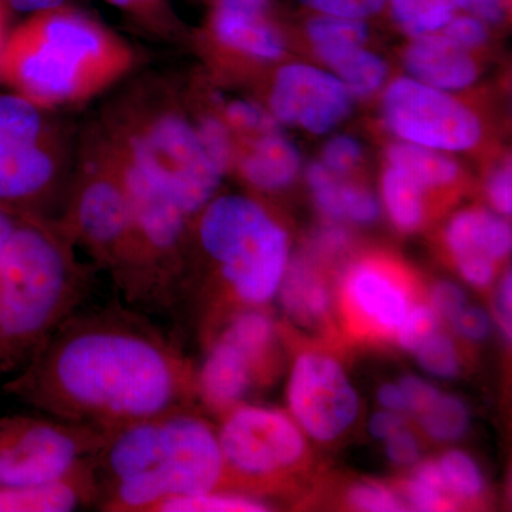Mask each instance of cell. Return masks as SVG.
Instances as JSON below:
<instances>
[{
	"label": "cell",
	"mask_w": 512,
	"mask_h": 512,
	"mask_svg": "<svg viewBox=\"0 0 512 512\" xmlns=\"http://www.w3.org/2000/svg\"><path fill=\"white\" fill-rule=\"evenodd\" d=\"M3 389L37 413L109 433L185 409L198 383L163 330L104 306L70 316Z\"/></svg>",
	"instance_id": "cell-1"
},
{
	"label": "cell",
	"mask_w": 512,
	"mask_h": 512,
	"mask_svg": "<svg viewBox=\"0 0 512 512\" xmlns=\"http://www.w3.org/2000/svg\"><path fill=\"white\" fill-rule=\"evenodd\" d=\"M92 461L96 507L107 512H156L225 481L218 433L187 407L109 431Z\"/></svg>",
	"instance_id": "cell-2"
},
{
	"label": "cell",
	"mask_w": 512,
	"mask_h": 512,
	"mask_svg": "<svg viewBox=\"0 0 512 512\" xmlns=\"http://www.w3.org/2000/svg\"><path fill=\"white\" fill-rule=\"evenodd\" d=\"M123 37L72 9L35 13L0 46V84L45 109L63 111L109 94L134 72Z\"/></svg>",
	"instance_id": "cell-3"
},
{
	"label": "cell",
	"mask_w": 512,
	"mask_h": 512,
	"mask_svg": "<svg viewBox=\"0 0 512 512\" xmlns=\"http://www.w3.org/2000/svg\"><path fill=\"white\" fill-rule=\"evenodd\" d=\"M89 286L59 218L18 214L0 264V372L22 369L83 308Z\"/></svg>",
	"instance_id": "cell-4"
},
{
	"label": "cell",
	"mask_w": 512,
	"mask_h": 512,
	"mask_svg": "<svg viewBox=\"0 0 512 512\" xmlns=\"http://www.w3.org/2000/svg\"><path fill=\"white\" fill-rule=\"evenodd\" d=\"M110 93L94 116L97 126L197 217L225 175L202 141L200 113L185 109L163 73L124 80Z\"/></svg>",
	"instance_id": "cell-5"
},
{
	"label": "cell",
	"mask_w": 512,
	"mask_h": 512,
	"mask_svg": "<svg viewBox=\"0 0 512 512\" xmlns=\"http://www.w3.org/2000/svg\"><path fill=\"white\" fill-rule=\"evenodd\" d=\"M59 221L79 251L110 275L128 303L147 305L126 188L92 121L79 131L76 167Z\"/></svg>",
	"instance_id": "cell-6"
},
{
	"label": "cell",
	"mask_w": 512,
	"mask_h": 512,
	"mask_svg": "<svg viewBox=\"0 0 512 512\" xmlns=\"http://www.w3.org/2000/svg\"><path fill=\"white\" fill-rule=\"evenodd\" d=\"M62 111L0 93V205L59 218L76 167L79 131Z\"/></svg>",
	"instance_id": "cell-7"
},
{
	"label": "cell",
	"mask_w": 512,
	"mask_h": 512,
	"mask_svg": "<svg viewBox=\"0 0 512 512\" xmlns=\"http://www.w3.org/2000/svg\"><path fill=\"white\" fill-rule=\"evenodd\" d=\"M190 241L214 268L228 302L254 308L278 292L288 235L254 198L215 195L192 222Z\"/></svg>",
	"instance_id": "cell-8"
},
{
	"label": "cell",
	"mask_w": 512,
	"mask_h": 512,
	"mask_svg": "<svg viewBox=\"0 0 512 512\" xmlns=\"http://www.w3.org/2000/svg\"><path fill=\"white\" fill-rule=\"evenodd\" d=\"M104 439L103 431L46 414L0 417V487H29L66 476Z\"/></svg>",
	"instance_id": "cell-9"
},
{
	"label": "cell",
	"mask_w": 512,
	"mask_h": 512,
	"mask_svg": "<svg viewBox=\"0 0 512 512\" xmlns=\"http://www.w3.org/2000/svg\"><path fill=\"white\" fill-rule=\"evenodd\" d=\"M383 113L397 137L433 150H468L483 133L476 114L463 104L407 77L390 84L384 94Z\"/></svg>",
	"instance_id": "cell-10"
},
{
	"label": "cell",
	"mask_w": 512,
	"mask_h": 512,
	"mask_svg": "<svg viewBox=\"0 0 512 512\" xmlns=\"http://www.w3.org/2000/svg\"><path fill=\"white\" fill-rule=\"evenodd\" d=\"M225 480H258L291 467L305 453V440L284 413L255 406L228 410L220 433Z\"/></svg>",
	"instance_id": "cell-11"
},
{
	"label": "cell",
	"mask_w": 512,
	"mask_h": 512,
	"mask_svg": "<svg viewBox=\"0 0 512 512\" xmlns=\"http://www.w3.org/2000/svg\"><path fill=\"white\" fill-rule=\"evenodd\" d=\"M289 406L302 429L319 441L335 440L352 426L359 396L332 357L306 353L293 366Z\"/></svg>",
	"instance_id": "cell-12"
},
{
	"label": "cell",
	"mask_w": 512,
	"mask_h": 512,
	"mask_svg": "<svg viewBox=\"0 0 512 512\" xmlns=\"http://www.w3.org/2000/svg\"><path fill=\"white\" fill-rule=\"evenodd\" d=\"M350 92L338 77L306 64L282 67L276 74L269 109L278 123L315 134L328 133L350 111Z\"/></svg>",
	"instance_id": "cell-13"
},
{
	"label": "cell",
	"mask_w": 512,
	"mask_h": 512,
	"mask_svg": "<svg viewBox=\"0 0 512 512\" xmlns=\"http://www.w3.org/2000/svg\"><path fill=\"white\" fill-rule=\"evenodd\" d=\"M269 0H220L212 15L207 40L221 62H272L284 55V43L266 20Z\"/></svg>",
	"instance_id": "cell-14"
},
{
	"label": "cell",
	"mask_w": 512,
	"mask_h": 512,
	"mask_svg": "<svg viewBox=\"0 0 512 512\" xmlns=\"http://www.w3.org/2000/svg\"><path fill=\"white\" fill-rule=\"evenodd\" d=\"M447 245L466 281L485 286L494 279L495 265L511 251L510 225L491 212H461L447 228Z\"/></svg>",
	"instance_id": "cell-15"
},
{
	"label": "cell",
	"mask_w": 512,
	"mask_h": 512,
	"mask_svg": "<svg viewBox=\"0 0 512 512\" xmlns=\"http://www.w3.org/2000/svg\"><path fill=\"white\" fill-rule=\"evenodd\" d=\"M345 295L350 309L383 333H396L410 311L404 286L375 262H363L350 269Z\"/></svg>",
	"instance_id": "cell-16"
},
{
	"label": "cell",
	"mask_w": 512,
	"mask_h": 512,
	"mask_svg": "<svg viewBox=\"0 0 512 512\" xmlns=\"http://www.w3.org/2000/svg\"><path fill=\"white\" fill-rule=\"evenodd\" d=\"M261 191H276L292 183L301 168V156L279 131L259 136L232 137L231 168Z\"/></svg>",
	"instance_id": "cell-17"
},
{
	"label": "cell",
	"mask_w": 512,
	"mask_h": 512,
	"mask_svg": "<svg viewBox=\"0 0 512 512\" xmlns=\"http://www.w3.org/2000/svg\"><path fill=\"white\" fill-rule=\"evenodd\" d=\"M92 457L66 476L47 483L18 488L0 487V512H69L97 505L99 485Z\"/></svg>",
	"instance_id": "cell-18"
},
{
	"label": "cell",
	"mask_w": 512,
	"mask_h": 512,
	"mask_svg": "<svg viewBox=\"0 0 512 512\" xmlns=\"http://www.w3.org/2000/svg\"><path fill=\"white\" fill-rule=\"evenodd\" d=\"M404 64L414 79L439 90H460L476 80L477 66L467 49L446 35L417 36L406 50Z\"/></svg>",
	"instance_id": "cell-19"
},
{
	"label": "cell",
	"mask_w": 512,
	"mask_h": 512,
	"mask_svg": "<svg viewBox=\"0 0 512 512\" xmlns=\"http://www.w3.org/2000/svg\"><path fill=\"white\" fill-rule=\"evenodd\" d=\"M255 372L254 363L238 346L218 336L197 373L198 396L211 409L228 412L244 399Z\"/></svg>",
	"instance_id": "cell-20"
},
{
	"label": "cell",
	"mask_w": 512,
	"mask_h": 512,
	"mask_svg": "<svg viewBox=\"0 0 512 512\" xmlns=\"http://www.w3.org/2000/svg\"><path fill=\"white\" fill-rule=\"evenodd\" d=\"M306 178L316 204L329 217L348 218L359 224H370L379 218V202L369 191L342 183L325 165L312 164Z\"/></svg>",
	"instance_id": "cell-21"
},
{
	"label": "cell",
	"mask_w": 512,
	"mask_h": 512,
	"mask_svg": "<svg viewBox=\"0 0 512 512\" xmlns=\"http://www.w3.org/2000/svg\"><path fill=\"white\" fill-rule=\"evenodd\" d=\"M278 292H281L285 311L306 325L319 322L329 311L328 288L305 262H296L286 268Z\"/></svg>",
	"instance_id": "cell-22"
},
{
	"label": "cell",
	"mask_w": 512,
	"mask_h": 512,
	"mask_svg": "<svg viewBox=\"0 0 512 512\" xmlns=\"http://www.w3.org/2000/svg\"><path fill=\"white\" fill-rule=\"evenodd\" d=\"M318 56L338 74L340 82L357 96L375 93L386 77V64L362 46L318 50Z\"/></svg>",
	"instance_id": "cell-23"
},
{
	"label": "cell",
	"mask_w": 512,
	"mask_h": 512,
	"mask_svg": "<svg viewBox=\"0 0 512 512\" xmlns=\"http://www.w3.org/2000/svg\"><path fill=\"white\" fill-rule=\"evenodd\" d=\"M390 165L400 168L424 188L440 187L453 183L458 175V165L439 150L419 144L396 143L387 151Z\"/></svg>",
	"instance_id": "cell-24"
},
{
	"label": "cell",
	"mask_w": 512,
	"mask_h": 512,
	"mask_svg": "<svg viewBox=\"0 0 512 512\" xmlns=\"http://www.w3.org/2000/svg\"><path fill=\"white\" fill-rule=\"evenodd\" d=\"M383 200L397 228L413 231L423 220V194L421 187L413 177L400 168L389 165L383 175Z\"/></svg>",
	"instance_id": "cell-25"
},
{
	"label": "cell",
	"mask_w": 512,
	"mask_h": 512,
	"mask_svg": "<svg viewBox=\"0 0 512 512\" xmlns=\"http://www.w3.org/2000/svg\"><path fill=\"white\" fill-rule=\"evenodd\" d=\"M394 19L409 35H430L453 19L454 0H390Z\"/></svg>",
	"instance_id": "cell-26"
},
{
	"label": "cell",
	"mask_w": 512,
	"mask_h": 512,
	"mask_svg": "<svg viewBox=\"0 0 512 512\" xmlns=\"http://www.w3.org/2000/svg\"><path fill=\"white\" fill-rule=\"evenodd\" d=\"M268 510L261 501L248 495L225 493L214 490L210 493L188 495L165 501L156 512H261Z\"/></svg>",
	"instance_id": "cell-27"
},
{
	"label": "cell",
	"mask_w": 512,
	"mask_h": 512,
	"mask_svg": "<svg viewBox=\"0 0 512 512\" xmlns=\"http://www.w3.org/2000/svg\"><path fill=\"white\" fill-rule=\"evenodd\" d=\"M420 416L424 430L440 441L460 439L470 423L466 404L450 396L437 397L436 402L430 404Z\"/></svg>",
	"instance_id": "cell-28"
},
{
	"label": "cell",
	"mask_w": 512,
	"mask_h": 512,
	"mask_svg": "<svg viewBox=\"0 0 512 512\" xmlns=\"http://www.w3.org/2000/svg\"><path fill=\"white\" fill-rule=\"evenodd\" d=\"M308 35L315 52L336 47L362 46L369 32L360 19L320 16L309 22Z\"/></svg>",
	"instance_id": "cell-29"
},
{
	"label": "cell",
	"mask_w": 512,
	"mask_h": 512,
	"mask_svg": "<svg viewBox=\"0 0 512 512\" xmlns=\"http://www.w3.org/2000/svg\"><path fill=\"white\" fill-rule=\"evenodd\" d=\"M407 498L417 511H450L454 501L448 491L439 463H426L407 484Z\"/></svg>",
	"instance_id": "cell-30"
},
{
	"label": "cell",
	"mask_w": 512,
	"mask_h": 512,
	"mask_svg": "<svg viewBox=\"0 0 512 512\" xmlns=\"http://www.w3.org/2000/svg\"><path fill=\"white\" fill-rule=\"evenodd\" d=\"M130 16L138 28L148 35L157 37L161 42L173 39L177 26L168 13L165 0H104Z\"/></svg>",
	"instance_id": "cell-31"
},
{
	"label": "cell",
	"mask_w": 512,
	"mask_h": 512,
	"mask_svg": "<svg viewBox=\"0 0 512 512\" xmlns=\"http://www.w3.org/2000/svg\"><path fill=\"white\" fill-rule=\"evenodd\" d=\"M448 491L461 500H473L484 490V478L476 461L461 451H448L439 461Z\"/></svg>",
	"instance_id": "cell-32"
},
{
	"label": "cell",
	"mask_w": 512,
	"mask_h": 512,
	"mask_svg": "<svg viewBox=\"0 0 512 512\" xmlns=\"http://www.w3.org/2000/svg\"><path fill=\"white\" fill-rule=\"evenodd\" d=\"M416 353L420 366L430 375L450 379L456 376L460 369L454 343L446 335L434 333L416 350Z\"/></svg>",
	"instance_id": "cell-33"
},
{
	"label": "cell",
	"mask_w": 512,
	"mask_h": 512,
	"mask_svg": "<svg viewBox=\"0 0 512 512\" xmlns=\"http://www.w3.org/2000/svg\"><path fill=\"white\" fill-rule=\"evenodd\" d=\"M437 313L427 306H416L410 308L402 325L397 329V339L403 349L416 352L427 339L436 333Z\"/></svg>",
	"instance_id": "cell-34"
},
{
	"label": "cell",
	"mask_w": 512,
	"mask_h": 512,
	"mask_svg": "<svg viewBox=\"0 0 512 512\" xmlns=\"http://www.w3.org/2000/svg\"><path fill=\"white\" fill-rule=\"evenodd\" d=\"M349 504L355 510L367 512H397L406 507L399 498L379 484H360L349 493Z\"/></svg>",
	"instance_id": "cell-35"
},
{
	"label": "cell",
	"mask_w": 512,
	"mask_h": 512,
	"mask_svg": "<svg viewBox=\"0 0 512 512\" xmlns=\"http://www.w3.org/2000/svg\"><path fill=\"white\" fill-rule=\"evenodd\" d=\"M362 157L359 143L355 138L338 136L332 138L323 148V165L333 174H345L352 170Z\"/></svg>",
	"instance_id": "cell-36"
},
{
	"label": "cell",
	"mask_w": 512,
	"mask_h": 512,
	"mask_svg": "<svg viewBox=\"0 0 512 512\" xmlns=\"http://www.w3.org/2000/svg\"><path fill=\"white\" fill-rule=\"evenodd\" d=\"M302 2L325 15L363 19L379 12L386 0H302Z\"/></svg>",
	"instance_id": "cell-37"
},
{
	"label": "cell",
	"mask_w": 512,
	"mask_h": 512,
	"mask_svg": "<svg viewBox=\"0 0 512 512\" xmlns=\"http://www.w3.org/2000/svg\"><path fill=\"white\" fill-rule=\"evenodd\" d=\"M431 303L437 316L453 322L458 313L466 308V295L461 291L460 286L451 282H440L431 292Z\"/></svg>",
	"instance_id": "cell-38"
},
{
	"label": "cell",
	"mask_w": 512,
	"mask_h": 512,
	"mask_svg": "<svg viewBox=\"0 0 512 512\" xmlns=\"http://www.w3.org/2000/svg\"><path fill=\"white\" fill-rule=\"evenodd\" d=\"M446 36L464 49H473V47L483 45L487 39V30L480 20L470 18V16H461V18L451 19L447 23Z\"/></svg>",
	"instance_id": "cell-39"
},
{
	"label": "cell",
	"mask_w": 512,
	"mask_h": 512,
	"mask_svg": "<svg viewBox=\"0 0 512 512\" xmlns=\"http://www.w3.org/2000/svg\"><path fill=\"white\" fill-rule=\"evenodd\" d=\"M399 387L406 400L407 412L423 413L440 396L436 387L416 376L404 377Z\"/></svg>",
	"instance_id": "cell-40"
},
{
	"label": "cell",
	"mask_w": 512,
	"mask_h": 512,
	"mask_svg": "<svg viewBox=\"0 0 512 512\" xmlns=\"http://www.w3.org/2000/svg\"><path fill=\"white\" fill-rule=\"evenodd\" d=\"M488 198L498 212L507 215L512 211L511 164H504L491 174L487 185Z\"/></svg>",
	"instance_id": "cell-41"
},
{
	"label": "cell",
	"mask_w": 512,
	"mask_h": 512,
	"mask_svg": "<svg viewBox=\"0 0 512 512\" xmlns=\"http://www.w3.org/2000/svg\"><path fill=\"white\" fill-rule=\"evenodd\" d=\"M386 451L393 463L407 466L419 458V443L410 431L402 429L386 439Z\"/></svg>",
	"instance_id": "cell-42"
},
{
	"label": "cell",
	"mask_w": 512,
	"mask_h": 512,
	"mask_svg": "<svg viewBox=\"0 0 512 512\" xmlns=\"http://www.w3.org/2000/svg\"><path fill=\"white\" fill-rule=\"evenodd\" d=\"M457 332L468 339L481 340L488 335L490 319L480 308H464L453 320Z\"/></svg>",
	"instance_id": "cell-43"
},
{
	"label": "cell",
	"mask_w": 512,
	"mask_h": 512,
	"mask_svg": "<svg viewBox=\"0 0 512 512\" xmlns=\"http://www.w3.org/2000/svg\"><path fill=\"white\" fill-rule=\"evenodd\" d=\"M495 309L497 318L503 328L505 336L511 338L512 330V279L511 272H508L498 286L497 298H495Z\"/></svg>",
	"instance_id": "cell-44"
},
{
	"label": "cell",
	"mask_w": 512,
	"mask_h": 512,
	"mask_svg": "<svg viewBox=\"0 0 512 512\" xmlns=\"http://www.w3.org/2000/svg\"><path fill=\"white\" fill-rule=\"evenodd\" d=\"M403 426L404 420L400 413L390 412V410L376 413L369 421L370 434L382 440L389 439L396 431L402 430Z\"/></svg>",
	"instance_id": "cell-45"
},
{
	"label": "cell",
	"mask_w": 512,
	"mask_h": 512,
	"mask_svg": "<svg viewBox=\"0 0 512 512\" xmlns=\"http://www.w3.org/2000/svg\"><path fill=\"white\" fill-rule=\"evenodd\" d=\"M454 2L488 22H500L504 16L503 0H454Z\"/></svg>",
	"instance_id": "cell-46"
},
{
	"label": "cell",
	"mask_w": 512,
	"mask_h": 512,
	"mask_svg": "<svg viewBox=\"0 0 512 512\" xmlns=\"http://www.w3.org/2000/svg\"><path fill=\"white\" fill-rule=\"evenodd\" d=\"M0 5H3L5 9L9 8L16 12L35 15V13L64 6V0H0Z\"/></svg>",
	"instance_id": "cell-47"
},
{
	"label": "cell",
	"mask_w": 512,
	"mask_h": 512,
	"mask_svg": "<svg viewBox=\"0 0 512 512\" xmlns=\"http://www.w3.org/2000/svg\"><path fill=\"white\" fill-rule=\"evenodd\" d=\"M377 399H379V403L382 404L384 410L396 413L407 412L406 400H404L399 386L384 384L377 393Z\"/></svg>",
	"instance_id": "cell-48"
},
{
	"label": "cell",
	"mask_w": 512,
	"mask_h": 512,
	"mask_svg": "<svg viewBox=\"0 0 512 512\" xmlns=\"http://www.w3.org/2000/svg\"><path fill=\"white\" fill-rule=\"evenodd\" d=\"M16 218H18L16 212L0 205V264H2L3 252L8 244L10 232L15 227Z\"/></svg>",
	"instance_id": "cell-49"
},
{
	"label": "cell",
	"mask_w": 512,
	"mask_h": 512,
	"mask_svg": "<svg viewBox=\"0 0 512 512\" xmlns=\"http://www.w3.org/2000/svg\"><path fill=\"white\" fill-rule=\"evenodd\" d=\"M6 37V16H5V8L3 5H0V46H2L3 40Z\"/></svg>",
	"instance_id": "cell-50"
}]
</instances>
